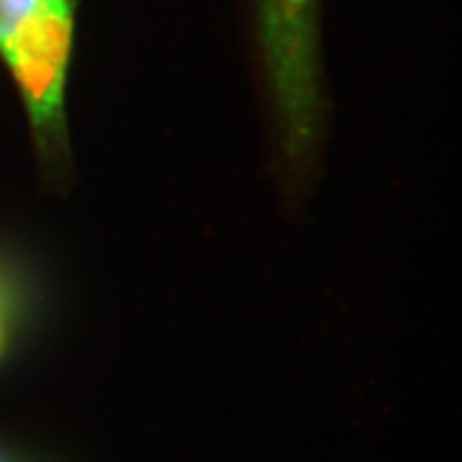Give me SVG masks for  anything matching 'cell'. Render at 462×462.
<instances>
[{
	"label": "cell",
	"mask_w": 462,
	"mask_h": 462,
	"mask_svg": "<svg viewBox=\"0 0 462 462\" xmlns=\"http://www.w3.org/2000/svg\"><path fill=\"white\" fill-rule=\"evenodd\" d=\"M72 29V0H0V57L39 129L60 118Z\"/></svg>",
	"instance_id": "obj_1"
},
{
	"label": "cell",
	"mask_w": 462,
	"mask_h": 462,
	"mask_svg": "<svg viewBox=\"0 0 462 462\" xmlns=\"http://www.w3.org/2000/svg\"><path fill=\"white\" fill-rule=\"evenodd\" d=\"M314 0H260L264 54L282 108L298 129L314 103Z\"/></svg>",
	"instance_id": "obj_2"
},
{
	"label": "cell",
	"mask_w": 462,
	"mask_h": 462,
	"mask_svg": "<svg viewBox=\"0 0 462 462\" xmlns=\"http://www.w3.org/2000/svg\"><path fill=\"white\" fill-rule=\"evenodd\" d=\"M8 303H11V296H8V288H5V282L0 281V349H3V337H5V321H8Z\"/></svg>",
	"instance_id": "obj_3"
},
{
	"label": "cell",
	"mask_w": 462,
	"mask_h": 462,
	"mask_svg": "<svg viewBox=\"0 0 462 462\" xmlns=\"http://www.w3.org/2000/svg\"><path fill=\"white\" fill-rule=\"evenodd\" d=\"M0 462H8V460H5V457H3V455H0Z\"/></svg>",
	"instance_id": "obj_4"
}]
</instances>
